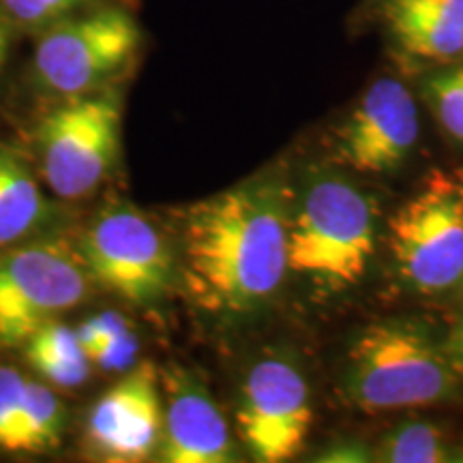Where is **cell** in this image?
Segmentation results:
<instances>
[{
	"label": "cell",
	"mask_w": 463,
	"mask_h": 463,
	"mask_svg": "<svg viewBox=\"0 0 463 463\" xmlns=\"http://www.w3.org/2000/svg\"><path fill=\"white\" fill-rule=\"evenodd\" d=\"M286 198L273 178H253L184 211L176 273L200 309L241 316L275 297L288 273Z\"/></svg>",
	"instance_id": "6da1fadb"
},
{
	"label": "cell",
	"mask_w": 463,
	"mask_h": 463,
	"mask_svg": "<svg viewBox=\"0 0 463 463\" xmlns=\"http://www.w3.org/2000/svg\"><path fill=\"white\" fill-rule=\"evenodd\" d=\"M459 389L461 372L419 322H375L347 354L344 391L364 412L427 408L449 402Z\"/></svg>",
	"instance_id": "7a4b0ae2"
},
{
	"label": "cell",
	"mask_w": 463,
	"mask_h": 463,
	"mask_svg": "<svg viewBox=\"0 0 463 463\" xmlns=\"http://www.w3.org/2000/svg\"><path fill=\"white\" fill-rule=\"evenodd\" d=\"M34 37L28 82L39 95L56 101L118 86L144 45L136 14L106 0Z\"/></svg>",
	"instance_id": "3957f363"
},
{
	"label": "cell",
	"mask_w": 463,
	"mask_h": 463,
	"mask_svg": "<svg viewBox=\"0 0 463 463\" xmlns=\"http://www.w3.org/2000/svg\"><path fill=\"white\" fill-rule=\"evenodd\" d=\"M375 251V211L354 184L322 176L305 189L288 230V269L328 289L356 286Z\"/></svg>",
	"instance_id": "277c9868"
},
{
	"label": "cell",
	"mask_w": 463,
	"mask_h": 463,
	"mask_svg": "<svg viewBox=\"0 0 463 463\" xmlns=\"http://www.w3.org/2000/svg\"><path fill=\"white\" fill-rule=\"evenodd\" d=\"M123 97L118 86L61 99L37 127L43 183L56 198L82 200L106 183L120 155Z\"/></svg>",
	"instance_id": "5b68a950"
},
{
	"label": "cell",
	"mask_w": 463,
	"mask_h": 463,
	"mask_svg": "<svg viewBox=\"0 0 463 463\" xmlns=\"http://www.w3.org/2000/svg\"><path fill=\"white\" fill-rule=\"evenodd\" d=\"M399 275L425 294L463 283V170H431L389 222Z\"/></svg>",
	"instance_id": "8992f818"
},
{
	"label": "cell",
	"mask_w": 463,
	"mask_h": 463,
	"mask_svg": "<svg viewBox=\"0 0 463 463\" xmlns=\"http://www.w3.org/2000/svg\"><path fill=\"white\" fill-rule=\"evenodd\" d=\"M92 279L78 247L65 239H37L0 251V345H24L28 337L78 307Z\"/></svg>",
	"instance_id": "52a82bcc"
},
{
	"label": "cell",
	"mask_w": 463,
	"mask_h": 463,
	"mask_svg": "<svg viewBox=\"0 0 463 463\" xmlns=\"http://www.w3.org/2000/svg\"><path fill=\"white\" fill-rule=\"evenodd\" d=\"M75 247L92 283L129 305L157 303L176 275V253L165 236L144 213L127 204L99 213Z\"/></svg>",
	"instance_id": "ba28073f"
},
{
	"label": "cell",
	"mask_w": 463,
	"mask_h": 463,
	"mask_svg": "<svg viewBox=\"0 0 463 463\" xmlns=\"http://www.w3.org/2000/svg\"><path fill=\"white\" fill-rule=\"evenodd\" d=\"M314 422L311 391L292 358L269 356L249 369L241 392L239 430L262 463L294 459Z\"/></svg>",
	"instance_id": "9c48e42d"
},
{
	"label": "cell",
	"mask_w": 463,
	"mask_h": 463,
	"mask_svg": "<svg viewBox=\"0 0 463 463\" xmlns=\"http://www.w3.org/2000/svg\"><path fill=\"white\" fill-rule=\"evenodd\" d=\"M419 108L402 80L382 75L335 131L333 155L361 174H386L403 164L419 142Z\"/></svg>",
	"instance_id": "30bf717a"
},
{
	"label": "cell",
	"mask_w": 463,
	"mask_h": 463,
	"mask_svg": "<svg viewBox=\"0 0 463 463\" xmlns=\"http://www.w3.org/2000/svg\"><path fill=\"white\" fill-rule=\"evenodd\" d=\"M161 431L157 372L144 363L97 399L86 422V442L103 461L140 463L159 449Z\"/></svg>",
	"instance_id": "8fae6325"
},
{
	"label": "cell",
	"mask_w": 463,
	"mask_h": 463,
	"mask_svg": "<svg viewBox=\"0 0 463 463\" xmlns=\"http://www.w3.org/2000/svg\"><path fill=\"white\" fill-rule=\"evenodd\" d=\"M375 11L403 65L431 71L463 61V0H375Z\"/></svg>",
	"instance_id": "7c38bea8"
},
{
	"label": "cell",
	"mask_w": 463,
	"mask_h": 463,
	"mask_svg": "<svg viewBox=\"0 0 463 463\" xmlns=\"http://www.w3.org/2000/svg\"><path fill=\"white\" fill-rule=\"evenodd\" d=\"M167 405L161 431V461L228 463L236 459L228 422L215 399L191 373L174 372L165 380Z\"/></svg>",
	"instance_id": "4fadbf2b"
},
{
	"label": "cell",
	"mask_w": 463,
	"mask_h": 463,
	"mask_svg": "<svg viewBox=\"0 0 463 463\" xmlns=\"http://www.w3.org/2000/svg\"><path fill=\"white\" fill-rule=\"evenodd\" d=\"M54 213L26 159L0 146V249L31 241L54 222Z\"/></svg>",
	"instance_id": "5bb4252c"
},
{
	"label": "cell",
	"mask_w": 463,
	"mask_h": 463,
	"mask_svg": "<svg viewBox=\"0 0 463 463\" xmlns=\"http://www.w3.org/2000/svg\"><path fill=\"white\" fill-rule=\"evenodd\" d=\"M24 356L48 384L61 389H78L90 375L92 363L80 344L78 333L56 320L45 322L28 337Z\"/></svg>",
	"instance_id": "9a60e30c"
},
{
	"label": "cell",
	"mask_w": 463,
	"mask_h": 463,
	"mask_svg": "<svg viewBox=\"0 0 463 463\" xmlns=\"http://www.w3.org/2000/svg\"><path fill=\"white\" fill-rule=\"evenodd\" d=\"M65 405L48 384L28 380L9 453H45L56 449L65 430Z\"/></svg>",
	"instance_id": "2e32d148"
},
{
	"label": "cell",
	"mask_w": 463,
	"mask_h": 463,
	"mask_svg": "<svg viewBox=\"0 0 463 463\" xmlns=\"http://www.w3.org/2000/svg\"><path fill=\"white\" fill-rule=\"evenodd\" d=\"M373 459L384 463H442L450 461V450L436 425L408 420L380 439Z\"/></svg>",
	"instance_id": "e0dca14e"
},
{
	"label": "cell",
	"mask_w": 463,
	"mask_h": 463,
	"mask_svg": "<svg viewBox=\"0 0 463 463\" xmlns=\"http://www.w3.org/2000/svg\"><path fill=\"white\" fill-rule=\"evenodd\" d=\"M420 92L442 129L463 144V61L427 71Z\"/></svg>",
	"instance_id": "ac0fdd59"
},
{
	"label": "cell",
	"mask_w": 463,
	"mask_h": 463,
	"mask_svg": "<svg viewBox=\"0 0 463 463\" xmlns=\"http://www.w3.org/2000/svg\"><path fill=\"white\" fill-rule=\"evenodd\" d=\"M101 0H0V11L15 33L39 34Z\"/></svg>",
	"instance_id": "d6986e66"
},
{
	"label": "cell",
	"mask_w": 463,
	"mask_h": 463,
	"mask_svg": "<svg viewBox=\"0 0 463 463\" xmlns=\"http://www.w3.org/2000/svg\"><path fill=\"white\" fill-rule=\"evenodd\" d=\"M28 378L17 369L3 364L0 367V450L9 453L17 420H20L22 405L26 397Z\"/></svg>",
	"instance_id": "ffe728a7"
},
{
	"label": "cell",
	"mask_w": 463,
	"mask_h": 463,
	"mask_svg": "<svg viewBox=\"0 0 463 463\" xmlns=\"http://www.w3.org/2000/svg\"><path fill=\"white\" fill-rule=\"evenodd\" d=\"M127 331H131L129 324H127L123 316L116 314V311H103V314L92 316L90 320H86L84 324H80V326L75 328L86 356H89L90 352H95L97 347H101L103 344H108V341H112L114 337H118V335H123Z\"/></svg>",
	"instance_id": "44dd1931"
},
{
	"label": "cell",
	"mask_w": 463,
	"mask_h": 463,
	"mask_svg": "<svg viewBox=\"0 0 463 463\" xmlns=\"http://www.w3.org/2000/svg\"><path fill=\"white\" fill-rule=\"evenodd\" d=\"M137 356V337L133 331H127L118 337H114L108 344L97 347L95 352H90L89 358L97 367L108 369V372H125L136 363Z\"/></svg>",
	"instance_id": "7402d4cb"
},
{
	"label": "cell",
	"mask_w": 463,
	"mask_h": 463,
	"mask_svg": "<svg viewBox=\"0 0 463 463\" xmlns=\"http://www.w3.org/2000/svg\"><path fill=\"white\" fill-rule=\"evenodd\" d=\"M367 447L356 442H344L337 447L324 450V457H317V461H328V463H352V461H372L373 457H369Z\"/></svg>",
	"instance_id": "603a6c76"
},
{
	"label": "cell",
	"mask_w": 463,
	"mask_h": 463,
	"mask_svg": "<svg viewBox=\"0 0 463 463\" xmlns=\"http://www.w3.org/2000/svg\"><path fill=\"white\" fill-rule=\"evenodd\" d=\"M444 350H447V354L455 367L463 373V316L453 331H450L447 344H444Z\"/></svg>",
	"instance_id": "cb8c5ba5"
},
{
	"label": "cell",
	"mask_w": 463,
	"mask_h": 463,
	"mask_svg": "<svg viewBox=\"0 0 463 463\" xmlns=\"http://www.w3.org/2000/svg\"><path fill=\"white\" fill-rule=\"evenodd\" d=\"M14 34H15V31L11 28L7 17L3 15V11H0V73L5 71V67H7V62H9Z\"/></svg>",
	"instance_id": "d4e9b609"
}]
</instances>
